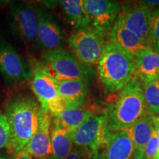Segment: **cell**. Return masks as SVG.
<instances>
[{
    "mask_svg": "<svg viewBox=\"0 0 159 159\" xmlns=\"http://www.w3.org/2000/svg\"><path fill=\"white\" fill-rule=\"evenodd\" d=\"M41 105L34 98L19 95L11 98L5 106L11 141L8 150L13 154L22 150L33 136L37 127Z\"/></svg>",
    "mask_w": 159,
    "mask_h": 159,
    "instance_id": "6da1fadb",
    "label": "cell"
},
{
    "mask_svg": "<svg viewBox=\"0 0 159 159\" xmlns=\"http://www.w3.org/2000/svg\"><path fill=\"white\" fill-rule=\"evenodd\" d=\"M148 114L142 83L133 78L121 90L118 99L109 104L105 115L113 134L125 130Z\"/></svg>",
    "mask_w": 159,
    "mask_h": 159,
    "instance_id": "7a4b0ae2",
    "label": "cell"
},
{
    "mask_svg": "<svg viewBox=\"0 0 159 159\" xmlns=\"http://www.w3.org/2000/svg\"><path fill=\"white\" fill-rule=\"evenodd\" d=\"M135 57L106 41L97 63V73L105 92L119 91L133 79Z\"/></svg>",
    "mask_w": 159,
    "mask_h": 159,
    "instance_id": "3957f363",
    "label": "cell"
},
{
    "mask_svg": "<svg viewBox=\"0 0 159 159\" xmlns=\"http://www.w3.org/2000/svg\"><path fill=\"white\" fill-rule=\"evenodd\" d=\"M42 64L57 82L75 79L89 80L94 77L92 66L83 64L70 52L64 49L45 51Z\"/></svg>",
    "mask_w": 159,
    "mask_h": 159,
    "instance_id": "277c9868",
    "label": "cell"
},
{
    "mask_svg": "<svg viewBox=\"0 0 159 159\" xmlns=\"http://www.w3.org/2000/svg\"><path fill=\"white\" fill-rule=\"evenodd\" d=\"M29 63L32 70L31 89L41 109L52 117L61 114L66 109V105L57 91V82L41 62L33 59Z\"/></svg>",
    "mask_w": 159,
    "mask_h": 159,
    "instance_id": "5b68a950",
    "label": "cell"
},
{
    "mask_svg": "<svg viewBox=\"0 0 159 159\" xmlns=\"http://www.w3.org/2000/svg\"><path fill=\"white\" fill-rule=\"evenodd\" d=\"M105 36L91 26L77 30L68 39V43L77 59L83 64H97L105 43Z\"/></svg>",
    "mask_w": 159,
    "mask_h": 159,
    "instance_id": "8992f818",
    "label": "cell"
},
{
    "mask_svg": "<svg viewBox=\"0 0 159 159\" xmlns=\"http://www.w3.org/2000/svg\"><path fill=\"white\" fill-rule=\"evenodd\" d=\"M112 133L109 130L105 115L90 117L73 134L76 146L84 148L91 157L106 146Z\"/></svg>",
    "mask_w": 159,
    "mask_h": 159,
    "instance_id": "52a82bcc",
    "label": "cell"
},
{
    "mask_svg": "<svg viewBox=\"0 0 159 159\" xmlns=\"http://www.w3.org/2000/svg\"><path fill=\"white\" fill-rule=\"evenodd\" d=\"M151 13L150 8L140 2L136 5H127L119 9L116 21L150 47L152 43L150 34Z\"/></svg>",
    "mask_w": 159,
    "mask_h": 159,
    "instance_id": "ba28073f",
    "label": "cell"
},
{
    "mask_svg": "<svg viewBox=\"0 0 159 159\" xmlns=\"http://www.w3.org/2000/svg\"><path fill=\"white\" fill-rule=\"evenodd\" d=\"M0 72L6 81L19 83L31 80L32 70L16 49L0 39Z\"/></svg>",
    "mask_w": 159,
    "mask_h": 159,
    "instance_id": "9c48e42d",
    "label": "cell"
},
{
    "mask_svg": "<svg viewBox=\"0 0 159 159\" xmlns=\"http://www.w3.org/2000/svg\"><path fill=\"white\" fill-rule=\"evenodd\" d=\"M84 8L90 18V26L105 36L108 35L119 12L115 0H83Z\"/></svg>",
    "mask_w": 159,
    "mask_h": 159,
    "instance_id": "30bf717a",
    "label": "cell"
},
{
    "mask_svg": "<svg viewBox=\"0 0 159 159\" xmlns=\"http://www.w3.org/2000/svg\"><path fill=\"white\" fill-rule=\"evenodd\" d=\"M11 15L13 27L26 43L37 41L39 28L37 9L29 3H13Z\"/></svg>",
    "mask_w": 159,
    "mask_h": 159,
    "instance_id": "8fae6325",
    "label": "cell"
},
{
    "mask_svg": "<svg viewBox=\"0 0 159 159\" xmlns=\"http://www.w3.org/2000/svg\"><path fill=\"white\" fill-rule=\"evenodd\" d=\"M52 116L42 109L38 116L35 133L23 150L36 159H52L51 146Z\"/></svg>",
    "mask_w": 159,
    "mask_h": 159,
    "instance_id": "7c38bea8",
    "label": "cell"
},
{
    "mask_svg": "<svg viewBox=\"0 0 159 159\" xmlns=\"http://www.w3.org/2000/svg\"><path fill=\"white\" fill-rule=\"evenodd\" d=\"M39 18L37 41L46 51L61 49L63 33L54 16L44 10L37 9Z\"/></svg>",
    "mask_w": 159,
    "mask_h": 159,
    "instance_id": "4fadbf2b",
    "label": "cell"
},
{
    "mask_svg": "<svg viewBox=\"0 0 159 159\" xmlns=\"http://www.w3.org/2000/svg\"><path fill=\"white\" fill-rule=\"evenodd\" d=\"M154 116L148 114L131 125L125 131L130 138L134 148L133 159H144L146 146L154 129Z\"/></svg>",
    "mask_w": 159,
    "mask_h": 159,
    "instance_id": "5bb4252c",
    "label": "cell"
},
{
    "mask_svg": "<svg viewBox=\"0 0 159 159\" xmlns=\"http://www.w3.org/2000/svg\"><path fill=\"white\" fill-rule=\"evenodd\" d=\"M57 88L66 108H80L86 100L89 94V80L84 79L59 81Z\"/></svg>",
    "mask_w": 159,
    "mask_h": 159,
    "instance_id": "9a60e30c",
    "label": "cell"
},
{
    "mask_svg": "<svg viewBox=\"0 0 159 159\" xmlns=\"http://www.w3.org/2000/svg\"><path fill=\"white\" fill-rule=\"evenodd\" d=\"M133 78L141 83L159 79V54L150 47L135 57Z\"/></svg>",
    "mask_w": 159,
    "mask_h": 159,
    "instance_id": "2e32d148",
    "label": "cell"
},
{
    "mask_svg": "<svg viewBox=\"0 0 159 159\" xmlns=\"http://www.w3.org/2000/svg\"><path fill=\"white\" fill-rule=\"evenodd\" d=\"M109 42L114 43L134 57L142 52L149 46L119 22H115L108 34Z\"/></svg>",
    "mask_w": 159,
    "mask_h": 159,
    "instance_id": "e0dca14e",
    "label": "cell"
},
{
    "mask_svg": "<svg viewBox=\"0 0 159 159\" xmlns=\"http://www.w3.org/2000/svg\"><path fill=\"white\" fill-rule=\"evenodd\" d=\"M134 148L130 138L125 131L113 133L109 137L99 159H133Z\"/></svg>",
    "mask_w": 159,
    "mask_h": 159,
    "instance_id": "ac0fdd59",
    "label": "cell"
},
{
    "mask_svg": "<svg viewBox=\"0 0 159 159\" xmlns=\"http://www.w3.org/2000/svg\"><path fill=\"white\" fill-rule=\"evenodd\" d=\"M59 2L69 25L77 30L90 26V18L84 8L83 0H63Z\"/></svg>",
    "mask_w": 159,
    "mask_h": 159,
    "instance_id": "d6986e66",
    "label": "cell"
},
{
    "mask_svg": "<svg viewBox=\"0 0 159 159\" xmlns=\"http://www.w3.org/2000/svg\"><path fill=\"white\" fill-rule=\"evenodd\" d=\"M92 116V112L80 107L66 108L61 114L52 116V118L53 123L60 125L71 134H74L75 131Z\"/></svg>",
    "mask_w": 159,
    "mask_h": 159,
    "instance_id": "ffe728a7",
    "label": "cell"
},
{
    "mask_svg": "<svg viewBox=\"0 0 159 159\" xmlns=\"http://www.w3.org/2000/svg\"><path fill=\"white\" fill-rule=\"evenodd\" d=\"M74 145L73 134L60 125L53 123L51 131L52 159H64Z\"/></svg>",
    "mask_w": 159,
    "mask_h": 159,
    "instance_id": "44dd1931",
    "label": "cell"
},
{
    "mask_svg": "<svg viewBox=\"0 0 159 159\" xmlns=\"http://www.w3.org/2000/svg\"><path fill=\"white\" fill-rule=\"evenodd\" d=\"M143 94L150 114L159 115V79L143 83Z\"/></svg>",
    "mask_w": 159,
    "mask_h": 159,
    "instance_id": "7402d4cb",
    "label": "cell"
},
{
    "mask_svg": "<svg viewBox=\"0 0 159 159\" xmlns=\"http://www.w3.org/2000/svg\"><path fill=\"white\" fill-rule=\"evenodd\" d=\"M11 134L7 119L5 114L0 110V149L8 148Z\"/></svg>",
    "mask_w": 159,
    "mask_h": 159,
    "instance_id": "603a6c76",
    "label": "cell"
},
{
    "mask_svg": "<svg viewBox=\"0 0 159 159\" xmlns=\"http://www.w3.org/2000/svg\"><path fill=\"white\" fill-rule=\"evenodd\" d=\"M159 150V142L158 138L157 136V133L156 129L152 130L151 134L150 140L146 146L144 153V159H156L158 156Z\"/></svg>",
    "mask_w": 159,
    "mask_h": 159,
    "instance_id": "cb8c5ba5",
    "label": "cell"
},
{
    "mask_svg": "<svg viewBox=\"0 0 159 159\" xmlns=\"http://www.w3.org/2000/svg\"><path fill=\"white\" fill-rule=\"evenodd\" d=\"M150 34L152 43L159 42V7L155 9L151 13Z\"/></svg>",
    "mask_w": 159,
    "mask_h": 159,
    "instance_id": "d4e9b609",
    "label": "cell"
},
{
    "mask_svg": "<svg viewBox=\"0 0 159 159\" xmlns=\"http://www.w3.org/2000/svg\"><path fill=\"white\" fill-rule=\"evenodd\" d=\"M89 158H91L90 155L84 148L74 144L68 156L64 159H89Z\"/></svg>",
    "mask_w": 159,
    "mask_h": 159,
    "instance_id": "484cf974",
    "label": "cell"
},
{
    "mask_svg": "<svg viewBox=\"0 0 159 159\" xmlns=\"http://www.w3.org/2000/svg\"><path fill=\"white\" fill-rule=\"evenodd\" d=\"M11 159H33V156L25 150H22L17 153L13 154V158Z\"/></svg>",
    "mask_w": 159,
    "mask_h": 159,
    "instance_id": "4316f807",
    "label": "cell"
},
{
    "mask_svg": "<svg viewBox=\"0 0 159 159\" xmlns=\"http://www.w3.org/2000/svg\"><path fill=\"white\" fill-rule=\"evenodd\" d=\"M139 2L146 5L149 8L156 7V6H159V0H156V1H153V0H146V1H139Z\"/></svg>",
    "mask_w": 159,
    "mask_h": 159,
    "instance_id": "83f0119b",
    "label": "cell"
},
{
    "mask_svg": "<svg viewBox=\"0 0 159 159\" xmlns=\"http://www.w3.org/2000/svg\"><path fill=\"white\" fill-rule=\"evenodd\" d=\"M154 126H155V129H156V133H157V136H158V142H159V116H154ZM156 159H159V150H158V156L156 157Z\"/></svg>",
    "mask_w": 159,
    "mask_h": 159,
    "instance_id": "f1b7e54d",
    "label": "cell"
},
{
    "mask_svg": "<svg viewBox=\"0 0 159 159\" xmlns=\"http://www.w3.org/2000/svg\"><path fill=\"white\" fill-rule=\"evenodd\" d=\"M150 47L159 54V42L152 43V44H151Z\"/></svg>",
    "mask_w": 159,
    "mask_h": 159,
    "instance_id": "f546056e",
    "label": "cell"
},
{
    "mask_svg": "<svg viewBox=\"0 0 159 159\" xmlns=\"http://www.w3.org/2000/svg\"><path fill=\"white\" fill-rule=\"evenodd\" d=\"M91 159H99V152H97V153H95L94 156L91 157Z\"/></svg>",
    "mask_w": 159,
    "mask_h": 159,
    "instance_id": "4dcf8cb0",
    "label": "cell"
},
{
    "mask_svg": "<svg viewBox=\"0 0 159 159\" xmlns=\"http://www.w3.org/2000/svg\"><path fill=\"white\" fill-rule=\"evenodd\" d=\"M0 159H6V158H3V157H2V156H0Z\"/></svg>",
    "mask_w": 159,
    "mask_h": 159,
    "instance_id": "1f68e13d",
    "label": "cell"
}]
</instances>
